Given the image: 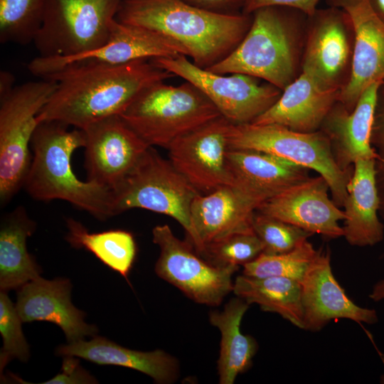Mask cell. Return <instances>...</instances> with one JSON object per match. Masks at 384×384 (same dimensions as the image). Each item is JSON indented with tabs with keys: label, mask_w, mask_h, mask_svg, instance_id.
<instances>
[{
	"label": "cell",
	"mask_w": 384,
	"mask_h": 384,
	"mask_svg": "<svg viewBox=\"0 0 384 384\" xmlns=\"http://www.w3.org/2000/svg\"><path fill=\"white\" fill-rule=\"evenodd\" d=\"M375 159H358L353 164L343 208V237L356 247L373 246L384 238V223L379 215V196Z\"/></svg>",
	"instance_id": "obj_24"
},
{
	"label": "cell",
	"mask_w": 384,
	"mask_h": 384,
	"mask_svg": "<svg viewBox=\"0 0 384 384\" xmlns=\"http://www.w3.org/2000/svg\"><path fill=\"white\" fill-rule=\"evenodd\" d=\"M353 49V24L345 11L328 6L308 16L302 71L323 87L341 92L351 78Z\"/></svg>",
	"instance_id": "obj_12"
},
{
	"label": "cell",
	"mask_w": 384,
	"mask_h": 384,
	"mask_svg": "<svg viewBox=\"0 0 384 384\" xmlns=\"http://www.w3.org/2000/svg\"><path fill=\"white\" fill-rule=\"evenodd\" d=\"M250 304L238 297L231 299L223 311L210 314V322L221 334L218 361L219 383L233 384L237 376L247 370L257 350L250 336L241 332L240 323Z\"/></svg>",
	"instance_id": "obj_27"
},
{
	"label": "cell",
	"mask_w": 384,
	"mask_h": 384,
	"mask_svg": "<svg viewBox=\"0 0 384 384\" xmlns=\"http://www.w3.org/2000/svg\"><path fill=\"white\" fill-rule=\"evenodd\" d=\"M260 203L231 186L199 193L190 209L193 238L190 242L201 255L205 247L230 235L252 233Z\"/></svg>",
	"instance_id": "obj_19"
},
{
	"label": "cell",
	"mask_w": 384,
	"mask_h": 384,
	"mask_svg": "<svg viewBox=\"0 0 384 384\" xmlns=\"http://www.w3.org/2000/svg\"><path fill=\"white\" fill-rule=\"evenodd\" d=\"M371 144L377 152H384V80L379 85L371 132Z\"/></svg>",
	"instance_id": "obj_37"
},
{
	"label": "cell",
	"mask_w": 384,
	"mask_h": 384,
	"mask_svg": "<svg viewBox=\"0 0 384 384\" xmlns=\"http://www.w3.org/2000/svg\"><path fill=\"white\" fill-rule=\"evenodd\" d=\"M368 297L375 302L384 301V278L373 284Z\"/></svg>",
	"instance_id": "obj_41"
},
{
	"label": "cell",
	"mask_w": 384,
	"mask_h": 384,
	"mask_svg": "<svg viewBox=\"0 0 384 384\" xmlns=\"http://www.w3.org/2000/svg\"><path fill=\"white\" fill-rule=\"evenodd\" d=\"M187 56L185 48L174 40L147 28L116 19L108 41L100 47L69 57L37 56L28 64L33 75L41 78L65 68L95 65H121L138 60Z\"/></svg>",
	"instance_id": "obj_13"
},
{
	"label": "cell",
	"mask_w": 384,
	"mask_h": 384,
	"mask_svg": "<svg viewBox=\"0 0 384 384\" xmlns=\"http://www.w3.org/2000/svg\"><path fill=\"white\" fill-rule=\"evenodd\" d=\"M232 124L220 115L176 138L167 148L171 163L200 193L233 186L226 163Z\"/></svg>",
	"instance_id": "obj_14"
},
{
	"label": "cell",
	"mask_w": 384,
	"mask_h": 384,
	"mask_svg": "<svg viewBox=\"0 0 384 384\" xmlns=\"http://www.w3.org/2000/svg\"><path fill=\"white\" fill-rule=\"evenodd\" d=\"M152 240L160 249L156 274L193 302L218 306L233 291L232 277L239 266L218 265L204 260L191 242L178 239L166 224L153 228Z\"/></svg>",
	"instance_id": "obj_11"
},
{
	"label": "cell",
	"mask_w": 384,
	"mask_h": 384,
	"mask_svg": "<svg viewBox=\"0 0 384 384\" xmlns=\"http://www.w3.org/2000/svg\"><path fill=\"white\" fill-rule=\"evenodd\" d=\"M21 323L16 305L7 292L0 291V333L3 339L0 352L1 375L11 360L26 363L30 358L29 346L23 334Z\"/></svg>",
	"instance_id": "obj_34"
},
{
	"label": "cell",
	"mask_w": 384,
	"mask_h": 384,
	"mask_svg": "<svg viewBox=\"0 0 384 384\" xmlns=\"http://www.w3.org/2000/svg\"><path fill=\"white\" fill-rule=\"evenodd\" d=\"M319 251L306 239L287 252L260 254L243 266L242 274L253 277H281L300 282Z\"/></svg>",
	"instance_id": "obj_31"
},
{
	"label": "cell",
	"mask_w": 384,
	"mask_h": 384,
	"mask_svg": "<svg viewBox=\"0 0 384 384\" xmlns=\"http://www.w3.org/2000/svg\"><path fill=\"white\" fill-rule=\"evenodd\" d=\"M122 1H127V0H122Z\"/></svg>",
	"instance_id": "obj_43"
},
{
	"label": "cell",
	"mask_w": 384,
	"mask_h": 384,
	"mask_svg": "<svg viewBox=\"0 0 384 384\" xmlns=\"http://www.w3.org/2000/svg\"><path fill=\"white\" fill-rule=\"evenodd\" d=\"M58 121L38 122L31 146L33 156L23 188L31 197L41 201H65L100 220L115 215L111 189L74 174L71 159L74 151L85 144L83 129Z\"/></svg>",
	"instance_id": "obj_3"
},
{
	"label": "cell",
	"mask_w": 384,
	"mask_h": 384,
	"mask_svg": "<svg viewBox=\"0 0 384 384\" xmlns=\"http://www.w3.org/2000/svg\"><path fill=\"white\" fill-rule=\"evenodd\" d=\"M228 144L230 149L271 154L315 171L328 183L334 202L343 207L353 171L337 165L329 140L321 130L304 133L275 124H232Z\"/></svg>",
	"instance_id": "obj_7"
},
{
	"label": "cell",
	"mask_w": 384,
	"mask_h": 384,
	"mask_svg": "<svg viewBox=\"0 0 384 384\" xmlns=\"http://www.w3.org/2000/svg\"><path fill=\"white\" fill-rule=\"evenodd\" d=\"M122 0H46L33 43L44 58L95 50L109 39Z\"/></svg>",
	"instance_id": "obj_8"
},
{
	"label": "cell",
	"mask_w": 384,
	"mask_h": 384,
	"mask_svg": "<svg viewBox=\"0 0 384 384\" xmlns=\"http://www.w3.org/2000/svg\"><path fill=\"white\" fill-rule=\"evenodd\" d=\"M36 229L26 208L18 206L2 215L0 225V291L18 289L41 276V268L27 249Z\"/></svg>",
	"instance_id": "obj_26"
},
{
	"label": "cell",
	"mask_w": 384,
	"mask_h": 384,
	"mask_svg": "<svg viewBox=\"0 0 384 384\" xmlns=\"http://www.w3.org/2000/svg\"><path fill=\"white\" fill-rule=\"evenodd\" d=\"M251 14L250 27L239 45L206 70L248 75L283 90L302 72L308 15L286 6L262 7Z\"/></svg>",
	"instance_id": "obj_4"
},
{
	"label": "cell",
	"mask_w": 384,
	"mask_h": 384,
	"mask_svg": "<svg viewBox=\"0 0 384 384\" xmlns=\"http://www.w3.org/2000/svg\"><path fill=\"white\" fill-rule=\"evenodd\" d=\"M263 250L264 245L255 232L240 233L207 245L201 255L218 265L244 266Z\"/></svg>",
	"instance_id": "obj_32"
},
{
	"label": "cell",
	"mask_w": 384,
	"mask_h": 384,
	"mask_svg": "<svg viewBox=\"0 0 384 384\" xmlns=\"http://www.w3.org/2000/svg\"><path fill=\"white\" fill-rule=\"evenodd\" d=\"M375 178L379 196V215L384 223V152H377ZM384 257V255H383Z\"/></svg>",
	"instance_id": "obj_39"
},
{
	"label": "cell",
	"mask_w": 384,
	"mask_h": 384,
	"mask_svg": "<svg viewBox=\"0 0 384 384\" xmlns=\"http://www.w3.org/2000/svg\"><path fill=\"white\" fill-rule=\"evenodd\" d=\"M200 89L221 115L234 124L252 122L271 107L282 90L260 78L241 73L220 75L199 68L178 55L150 60Z\"/></svg>",
	"instance_id": "obj_10"
},
{
	"label": "cell",
	"mask_w": 384,
	"mask_h": 384,
	"mask_svg": "<svg viewBox=\"0 0 384 384\" xmlns=\"http://www.w3.org/2000/svg\"><path fill=\"white\" fill-rule=\"evenodd\" d=\"M220 115L192 83L173 86L161 81L143 90L120 117L148 145L167 149L176 138Z\"/></svg>",
	"instance_id": "obj_5"
},
{
	"label": "cell",
	"mask_w": 384,
	"mask_h": 384,
	"mask_svg": "<svg viewBox=\"0 0 384 384\" xmlns=\"http://www.w3.org/2000/svg\"><path fill=\"white\" fill-rule=\"evenodd\" d=\"M339 94L340 90L327 89L302 71L277 102L250 123L275 124L299 132H314L338 101Z\"/></svg>",
	"instance_id": "obj_23"
},
{
	"label": "cell",
	"mask_w": 384,
	"mask_h": 384,
	"mask_svg": "<svg viewBox=\"0 0 384 384\" xmlns=\"http://www.w3.org/2000/svg\"><path fill=\"white\" fill-rule=\"evenodd\" d=\"M115 19L155 31L181 44L196 66L206 69L230 54L252 23V14H223L183 0L122 1Z\"/></svg>",
	"instance_id": "obj_2"
},
{
	"label": "cell",
	"mask_w": 384,
	"mask_h": 384,
	"mask_svg": "<svg viewBox=\"0 0 384 384\" xmlns=\"http://www.w3.org/2000/svg\"><path fill=\"white\" fill-rule=\"evenodd\" d=\"M299 282L303 330L319 331L331 321L341 319L370 325L378 321L374 309L357 305L338 282L332 272L328 249H319Z\"/></svg>",
	"instance_id": "obj_17"
},
{
	"label": "cell",
	"mask_w": 384,
	"mask_h": 384,
	"mask_svg": "<svg viewBox=\"0 0 384 384\" xmlns=\"http://www.w3.org/2000/svg\"><path fill=\"white\" fill-rule=\"evenodd\" d=\"M43 384H92L98 383L96 378L80 365L78 357L63 356L61 371Z\"/></svg>",
	"instance_id": "obj_35"
},
{
	"label": "cell",
	"mask_w": 384,
	"mask_h": 384,
	"mask_svg": "<svg viewBox=\"0 0 384 384\" xmlns=\"http://www.w3.org/2000/svg\"><path fill=\"white\" fill-rule=\"evenodd\" d=\"M329 186L321 176L309 177L264 201L256 211L325 238L343 237L339 221L345 219L329 196Z\"/></svg>",
	"instance_id": "obj_16"
},
{
	"label": "cell",
	"mask_w": 384,
	"mask_h": 384,
	"mask_svg": "<svg viewBox=\"0 0 384 384\" xmlns=\"http://www.w3.org/2000/svg\"><path fill=\"white\" fill-rule=\"evenodd\" d=\"M55 353L62 356H76L98 365L131 368L149 375L161 384L172 383L179 375L178 361L162 350H132L97 335L90 341L80 340L60 345Z\"/></svg>",
	"instance_id": "obj_25"
},
{
	"label": "cell",
	"mask_w": 384,
	"mask_h": 384,
	"mask_svg": "<svg viewBox=\"0 0 384 384\" xmlns=\"http://www.w3.org/2000/svg\"><path fill=\"white\" fill-rule=\"evenodd\" d=\"M253 230L264 245V254L278 255L293 250L313 234L274 217L255 211Z\"/></svg>",
	"instance_id": "obj_33"
},
{
	"label": "cell",
	"mask_w": 384,
	"mask_h": 384,
	"mask_svg": "<svg viewBox=\"0 0 384 384\" xmlns=\"http://www.w3.org/2000/svg\"><path fill=\"white\" fill-rule=\"evenodd\" d=\"M329 6L345 11L354 32V49L350 80L340 92L338 102L348 110L356 106L372 83L384 80V21L368 0H326Z\"/></svg>",
	"instance_id": "obj_18"
},
{
	"label": "cell",
	"mask_w": 384,
	"mask_h": 384,
	"mask_svg": "<svg viewBox=\"0 0 384 384\" xmlns=\"http://www.w3.org/2000/svg\"><path fill=\"white\" fill-rule=\"evenodd\" d=\"M198 8L223 14L242 13L245 0H183Z\"/></svg>",
	"instance_id": "obj_38"
},
{
	"label": "cell",
	"mask_w": 384,
	"mask_h": 384,
	"mask_svg": "<svg viewBox=\"0 0 384 384\" xmlns=\"http://www.w3.org/2000/svg\"><path fill=\"white\" fill-rule=\"evenodd\" d=\"M66 225L65 240L72 247L92 252L127 280L137 254L136 242L131 233L122 230L90 233L72 218L66 219Z\"/></svg>",
	"instance_id": "obj_29"
},
{
	"label": "cell",
	"mask_w": 384,
	"mask_h": 384,
	"mask_svg": "<svg viewBox=\"0 0 384 384\" xmlns=\"http://www.w3.org/2000/svg\"><path fill=\"white\" fill-rule=\"evenodd\" d=\"M381 82L370 85L351 111L338 101L319 129L329 139L334 158L343 171H353V164L358 159L378 157L371 144V132Z\"/></svg>",
	"instance_id": "obj_21"
},
{
	"label": "cell",
	"mask_w": 384,
	"mask_h": 384,
	"mask_svg": "<svg viewBox=\"0 0 384 384\" xmlns=\"http://www.w3.org/2000/svg\"><path fill=\"white\" fill-rule=\"evenodd\" d=\"M226 163L233 186L260 203L306 179L309 169L258 151L230 149Z\"/></svg>",
	"instance_id": "obj_22"
},
{
	"label": "cell",
	"mask_w": 384,
	"mask_h": 384,
	"mask_svg": "<svg viewBox=\"0 0 384 384\" xmlns=\"http://www.w3.org/2000/svg\"><path fill=\"white\" fill-rule=\"evenodd\" d=\"M87 181L114 190L150 146L120 115L96 121L83 129Z\"/></svg>",
	"instance_id": "obj_15"
},
{
	"label": "cell",
	"mask_w": 384,
	"mask_h": 384,
	"mask_svg": "<svg viewBox=\"0 0 384 384\" xmlns=\"http://www.w3.org/2000/svg\"><path fill=\"white\" fill-rule=\"evenodd\" d=\"M233 292L249 304H257L266 311L279 314L294 326L303 329V306L300 282L281 277L238 276Z\"/></svg>",
	"instance_id": "obj_28"
},
{
	"label": "cell",
	"mask_w": 384,
	"mask_h": 384,
	"mask_svg": "<svg viewBox=\"0 0 384 384\" xmlns=\"http://www.w3.org/2000/svg\"><path fill=\"white\" fill-rule=\"evenodd\" d=\"M372 9L384 21V0H368Z\"/></svg>",
	"instance_id": "obj_42"
},
{
	"label": "cell",
	"mask_w": 384,
	"mask_h": 384,
	"mask_svg": "<svg viewBox=\"0 0 384 384\" xmlns=\"http://www.w3.org/2000/svg\"><path fill=\"white\" fill-rule=\"evenodd\" d=\"M57 85L53 80L15 86L0 98V203L8 204L24 181L31 163L29 146L37 117Z\"/></svg>",
	"instance_id": "obj_6"
},
{
	"label": "cell",
	"mask_w": 384,
	"mask_h": 384,
	"mask_svg": "<svg viewBox=\"0 0 384 384\" xmlns=\"http://www.w3.org/2000/svg\"><path fill=\"white\" fill-rule=\"evenodd\" d=\"M112 192L115 215L133 208L161 213L175 219L192 239L190 209L201 193L153 146Z\"/></svg>",
	"instance_id": "obj_9"
},
{
	"label": "cell",
	"mask_w": 384,
	"mask_h": 384,
	"mask_svg": "<svg viewBox=\"0 0 384 384\" xmlns=\"http://www.w3.org/2000/svg\"><path fill=\"white\" fill-rule=\"evenodd\" d=\"M14 76L8 71L2 70L0 73V98L9 94L14 86Z\"/></svg>",
	"instance_id": "obj_40"
},
{
	"label": "cell",
	"mask_w": 384,
	"mask_h": 384,
	"mask_svg": "<svg viewBox=\"0 0 384 384\" xmlns=\"http://www.w3.org/2000/svg\"><path fill=\"white\" fill-rule=\"evenodd\" d=\"M70 279H46L41 276L18 289L15 304L22 322L43 321L53 323L64 332L68 343L95 336L98 329L85 321V313L71 301Z\"/></svg>",
	"instance_id": "obj_20"
},
{
	"label": "cell",
	"mask_w": 384,
	"mask_h": 384,
	"mask_svg": "<svg viewBox=\"0 0 384 384\" xmlns=\"http://www.w3.org/2000/svg\"><path fill=\"white\" fill-rule=\"evenodd\" d=\"M319 0H245L242 13L251 14L266 6H286L298 9L311 16L316 9Z\"/></svg>",
	"instance_id": "obj_36"
},
{
	"label": "cell",
	"mask_w": 384,
	"mask_h": 384,
	"mask_svg": "<svg viewBox=\"0 0 384 384\" xmlns=\"http://www.w3.org/2000/svg\"><path fill=\"white\" fill-rule=\"evenodd\" d=\"M175 76L150 60L65 68L43 78L57 85L37 121H58L83 129L100 119L120 115L143 90Z\"/></svg>",
	"instance_id": "obj_1"
},
{
	"label": "cell",
	"mask_w": 384,
	"mask_h": 384,
	"mask_svg": "<svg viewBox=\"0 0 384 384\" xmlns=\"http://www.w3.org/2000/svg\"><path fill=\"white\" fill-rule=\"evenodd\" d=\"M46 0H0V41L26 45L40 29Z\"/></svg>",
	"instance_id": "obj_30"
}]
</instances>
